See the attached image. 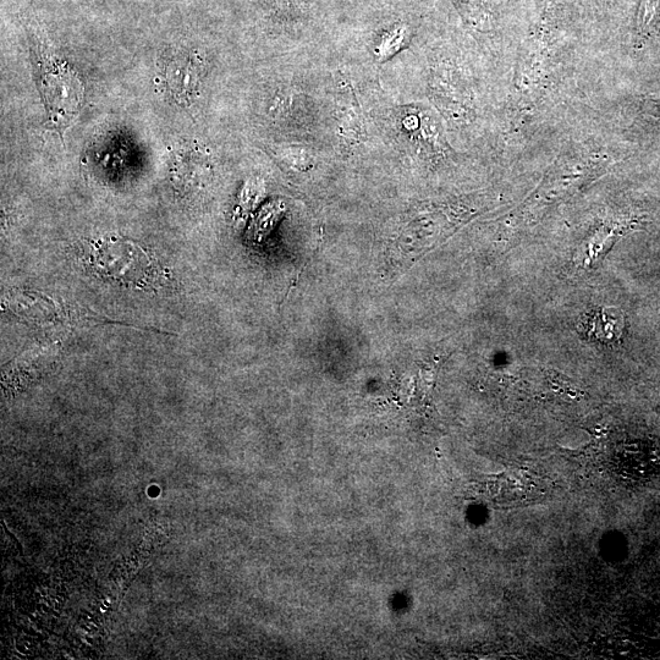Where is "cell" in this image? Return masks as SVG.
Wrapping results in <instances>:
<instances>
[{
    "mask_svg": "<svg viewBox=\"0 0 660 660\" xmlns=\"http://www.w3.org/2000/svg\"><path fill=\"white\" fill-rule=\"evenodd\" d=\"M91 256L98 271L124 284L151 283L156 271L151 256L131 241L103 240L93 247Z\"/></svg>",
    "mask_w": 660,
    "mask_h": 660,
    "instance_id": "cell-1",
    "label": "cell"
},
{
    "mask_svg": "<svg viewBox=\"0 0 660 660\" xmlns=\"http://www.w3.org/2000/svg\"><path fill=\"white\" fill-rule=\"evenodd\" d=\"M59 64L55 60L49 68L42 64V85L44 98L52 112L53 124L62 130L74 119L69 108L75 115L80 108L82 86L73 73Z\"/></svg>",
    "mask_w": 660,
    "mask_h": 660,
    "instance_id": "cell-2",
    "label": "cell"
},
{
    "mask_svg": "<svg viewBox=\"0 0 660 660\" xmlns=\"http://www.w3.org/2000/svg\"><path fill=\"white\" fill-rule=\"evenodd\" d=\"M581 327L588 339L609 343L618 340L623 333L624 317L616 308H598L583 319Z\"/></svg>",
    "mask_w": 660,
    "mask_h": 660,
    "instance_id": "cell-3",
    "label": "cell"
},
{
    "mask_svg": "<svg viewBox=\"0 0 660 660\" xmlns=\"http://www.w3.org/2000/svg\"><path fill=\"white\" fill-rule=\"evenodd\" d=\"M197 69L192 60L186 58L175 59L168 69V82L170 91L176 98L189 99L195 90Z\"/></svg>",
    "mask_w": 660,
    "mask_h": 660,
    "instance_id": "cell-4",
    "label": "cell"
},
{
    "mask_svg": "<svg viewBox=\"0 0 660 660\" xmlns=\"http://www.w3.org/2000/svg\"><path fill=\"white\" fill-rule=\"evenodd\" d=\"M660 14V0H642L638 11V29L646 33L652 29Z\"/></svg>",
    "mask_w": 660,
    "mask_h": 660,
    "instance_id": "cell-5",
    "label": "cell"
}]
</instances>
